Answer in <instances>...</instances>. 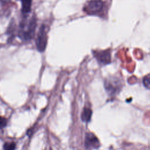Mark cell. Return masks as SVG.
<instances>
[{"mask_svg": "<svg viewBox=\"0 0 150 150\" xmlns=\"http://www.w3.org/2000/svg\"><path fill=\"white\" fill-rule=\"evenodd\" d=\"M7 124V120L4 117L0 116V129L5 127Z\"/></svg>", "mask_w": 150, "mask_h": 150, "instance_id": "obj_11", "label": "cell"}, {"mask_svg": "<svg viewBox=\"0 0 150 150\" xmlns=\"http://www.w3.org/2000/svg\"><path fill=\"white\" fill-rule=\"evenodd\" d=\"M104 86L107 93L110 95L112 96L115 95L120 91L121 85L119 81H115V80H112L110 79L105 81Z\"/></svg>", "mask_w": 150, "mask_h": 150, "instance_id": "obj_4", "label": "cell"}, {"mask_svg": "<svg viewBox=\"0 0 150 150\" xmlns=\"http://www.w3.org/2000/svg\"><path fill=\"white\" fill-rule=\"evenodd\" d=\"M103 8V2L100 0H93L87 3L86 11L89 14H96L100 12Z\"/></svg>", "mask_w": 150, "mask_h": 150, "instance_id": "obj_2", "label": "cell"}, {"mask_svg": "<svg viewBox=\"0 0 150 150\" xmlns=\"http://www.w3.org/2000/svg\"><path fill=\"white\" fill-rule=\"evenodd\" d=\"M143 84L148 89H150V74L146 75L143 79Z\"/></svg>", "mask_w": 150, "mask_h": 150, "instance_id": "obj_10", "label": "cell"}, {"mask_svg": "<svg viewBox=\"0 0 150 150\" xmlns=\"http://www.w3.org/2000/svg\"><path fill=\"white\" fill-rule=\"evenodd\" d=\"M85 146L87 148L96 149L100 147V143L97 137L91 132H87L86 134Z\"/></svg>", "mask_w": 150, "mask_h": 150, "instance_id": "obj_3", "label": "cell"}, {"mask_svg": "<svg viewBox=\"0 0 150 150\" xmlns=\"http://www.w3.org/2000/svg\"><path fill=\"white\" fill-rule=\"evenodd\" d=\"M22 2V9L24 13L30 12L32 5V0H21Z\"/></svg>", "mask_w": 150, "mask_h": 150, "instance_id": "obj_8", "label": "cell"}, {"mask_svg": "<svg viewBox=\"0 0 150 150\" xmlns=\"http://www.w3.org/2000/svg\"><path fill=\"white\" fill-rule=\"evenodd\" d=\"M16 145L14 142H6L4 145V150H15Z\"/></svg>", "mask_w": 150, "mask_h": 150, "instance_id": "obj_9", "label": "cell"}, {"mask_svg": "<svg viewBox=\"0 0 150 150\" xmlns=\"http://www.w3.org/2000/svg\"><path fill=\"white\" fill-rule=\"evenodd\" d=\"M92 115V111L90 108L88 107L84 108L81 112V118L83 122H89L91 120Z\"/></svg>", "mask_w": 150, "mask_h": 150, "instance_id": "obj_6", "label": "cell"}, {"mask_svg": "<svg viewBox=\"0 0 150 150\" xmlns=\"http://www.w3.org/2000/svg\"><path fill=\"white\" fill-rule=\"evenodd\" d=\"M47 29L46 27L44 25H42L39 29L38 37L36 39V47L39 52H43L46 47L47 41Z\"/></svg>", "mask_w": 150, "mask_h": 150, "instance_id": "obj_1", "label": "cell"}, {"mask_svg": "<svg viewBox=\"0 0 150 150\" xmlns=\"http://www.w3.org/2000/svg\"><path fill=\"white\" fill-rule=\"evenodd\" d=\"M35 21H31L29 26V29H28L27 32H26L24 34L25 39H30L32 38V35H33V32L35 31Z\"/></svg>", "mask_w": 150, "mask_h": 150, "instance_id": "obj_7", "label": "cell"}, {"mask_svg": "<svg viewBox=\"0 0 150 150\" xmlns=\"http://www.w3.org/2000/svg\"><path fill=\"white\" fill-rule=\"evenodd\" d=\"M94 56L97 60L98 62L101 64H107L110 63L111 57L109 50H102L96 52L94 53Z\"/></svg>", "mask_w": 150, "mask_h": 150, "instance_id": "obj_5", "label": "cell"}]
</instances>
